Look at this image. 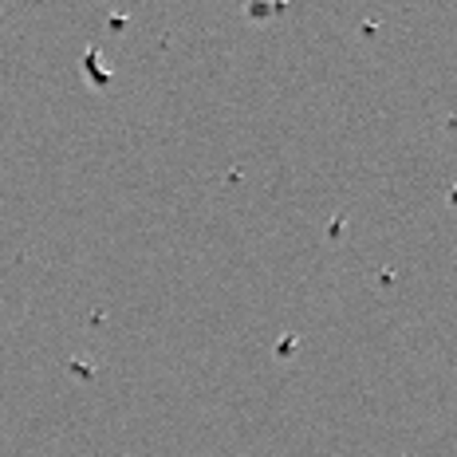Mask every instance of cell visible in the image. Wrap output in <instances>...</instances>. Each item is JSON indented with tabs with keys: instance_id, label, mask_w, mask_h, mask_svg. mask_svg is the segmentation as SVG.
<instances>
[]
</instances>
